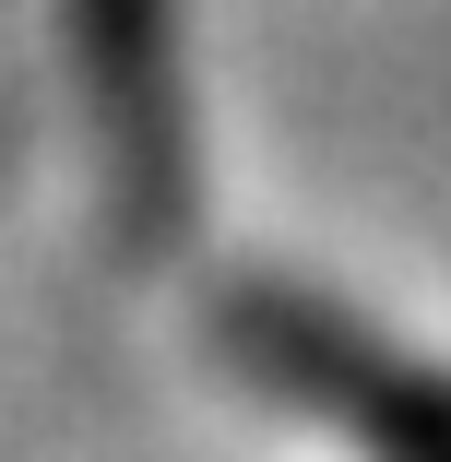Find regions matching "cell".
<instances>
[{
  "instance_id": "obj_1",
  "label": "cell",
  "mask_w": 451,
  "mask_h": 462,
  "mask_svg": "<svg viewBox=\"0 0 451 462\" xmlns=\"http://www.w3.org/2000/svg\"><path fill=\"white\" fill-rule=\"evenodd\" d=\"M238 356L274 367L286 392L356 415V439H369V450H392V462H451V392H428V380H404V367H381L369 344H344V320L286 309V297H249V309H238Z\"/></svg>"
},
{
  "instance_id": "obj_2",
  "label": "cell",
  "mask_w": 451,
  "mask_h": 462,
  "mask_svg": "<svg viewBox=\"0 0 451 462\" xmlns=\"http://www.w3.org/2000/svg\"><path fill=\"white\" fill-rule=\"evenodd\" d=\"M71 48L96 83V119L131 178V226H166L191 190V143H178V60H166V0H71Z\"/></svg>"
}]
</instances>
